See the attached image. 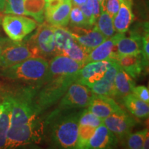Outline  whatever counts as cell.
I'll list each match as a JSON object with an SVG mask.
<instances>
[{"label": "cell", "instance_id": "39", "mask_svg": "<svg viewBox=\"0 0 149 149\" xmlns=\"http://www.w3.org/2000/svg\"><path fill=\"white\" fill-rule=\"evenodd\" d=\"M6 37H3L0 36V65H1V52H2V49L4 45L6 40Z\"/></svg>", "mask_w": 149, "mask_h": 149}, {"label": "cell", "instance_id": "21", "mask_svg": "<svg viewBox=\"0 0 149 149\" xmlns=\"http://www.w3.org/2000/svg\"><path fill=\"white\" fill-rule=\"evenodd\" d=\"M72 6L71 0H64L57 8L45 15L46 21L53 26H66L69 23L70 13Z\"/></svg>", "mask_w": 149, "mask_h": 149}, {"label": "cell", "instance_id": "10", "mask_svg": "<svg viewBox=\"0 0 149 149\" xmlns=\"http://www.w3.org/2000/svg\"><path fill=\"white\" fill-rule=\"evenodd\" d=\"M114 61L108 59L86 63L77 72L75 82L81 84L88 87L91 86L103 77L105 72Z\"/></svg>", "mask_w": 149, "mask_h": 149}, {"label": "cell", "instance_id": "20", "mask_svg": "<svg viewBox=\"0 0 149 149\" xmlns=\"http://www.w3.org/2000/svg\"><path fill=\"white\" fill-rule=\"evenodd\" d=\"M120 1V8L113 17V23L117 33H124L129 29L130 24L134 19V15L132 11V2L128 0Z\"/></svg>", "mask_w": 149, "mask_h": 149}, {"label": "cell", "instance_id": "14", "mask_svg": "<svg viewBox=\"0 0 149 149\" xmlns=\"http://www.w3.org/2000/svg\"><path fill=\"white\" fill-rule=\"evenodd\" d=\"M124 36V33H117L113 36L104 41L102 44L92 50L88 54L86 62L102 60H116L118 55L115 51V46L119 40Z\"/></svg>", "mask_w": 149, "mask_h": 149}, {"label": "cell", "instance_id": "29", "mask_svg": "<svg viewBox=\"0 0 149 149\" xmlns=\"http://www.w3.org/2000/svg\"><path fill=\"white\" fill-rule=\"evenodd\" d=\"M148 133V129H144L141 131L131 134L130 133L122 140L125 141V146L126 148L130 149H140L142 148L143 142L146 134Z\"/></svg>", "mask_w": 149, "mask_h": 149}, {"label": "cell", "instance_id": "43", "mask_svg": "<svg viewBox=\"0 0 149 149\" xmlns=\"http://www.w3.org/2000/svg\"><path fill=\"white\" fill-rule=\"evenodd\" d=\"M128 1H130V2H132V0H128Z\"/></svg>", "mask_w": 149, "mask_h": 149}, {"label": "cell", "instance_id": "18", "mask_svg": "<svg viewBox=\"0 0 149 149\" xmlns=\"http://www.w3.org/2000/svg\"><path fill=\"white\" fill-rule=\"evenodd\" d=\"M120 68V66L115 60L105 72L103 77L88 88L94 94L109 97L114 96L115 77Z\"/></svg>", "mask_w": 149, "mask_h": 149}, {"label": "cell", "instance_id": "38", "mask_svg": "<svg viewBox=\"0 0 149 149\" xmlns=\"http://www.w3.org/2000/svg\"><path fill=\"white\" fill-rule=\"evenodd\" d=\"M87 0H71L72 6L80 7L86 3Z\"/></svg>", "mask_w": 149, "mask_h": 149}, {"label": "cell", "instance_id": "30", "mask_svg": "<svg viewBox=\"0 0 149 149\" xmlns=\"http://www.w3.org/2000/svg\"><path fill=\"white\" fill-rule=\"evenodd\" d=\"M69 22L72 26L86 28V29L92 27L89 24L88 20L86 18L79 7L74 6H73L70 10Z\"/></svg>", "mask_w": 149, "mask_h": 149}, {"label": "cell", "instance_id": "11", "mask_svg": "<svg viewBox=\"0 0 149 149\" xmlns=\"http://www.w3.org/2000/svg\"><path fill=\"white\" fill-rule=\"evenodd\" d=\"M13 93L0 85V149L5 148L10 127Z\"/></svg>", "mask_w": 149, "mask_h": 149}, {"label": "cell", "instance_id": "4", "mask_svg": "<svg viewBox=\"0 0 149 149\" xmlns=\"http://www.w3.org/2000/svg\"><path fill=\"white\" fill-rule=\"evenodd\" d=\"M77 74L55 76L46 80L38 88L34 97L35 105L41 113L62 97L70 85L75 82Z\"/></svg>", "mask_w": 149, "mask_h": 149}, {"label": "cell", "instance_id": "32", "mask_svg": "<svg viewBox=\"0 0 149 149\" xmlns=\"http://www.w3.org/2000/svg\"><path fill=\"white\" fill-rule=\"evenodd\" d=\"M102 119L97 117L88 109H85L80 113L79 116V124L90 125L97 128L102 124Z\"/></svg>", "mask_w": 149, "mask_h": 149}, {"label": "cell", "instance_id": "22", "mask_svg": "<svg viewBox=\"0 0 149 149\" xmlns=\"http://www.w3.org/2000/svg\"><path fill=\"white\" fill-rule=\"evenodd\" d=\"M135 84L133 78L122 68L117 72L114 81V96L123 97L131 93Z\"/></svg>", "mask_w": 149, "mask_h": 149}, {"label": "cell", "instance_id": "24", "mask_svg": "<svg viewBox=\"0 0 149 149\" xmlns=\"http://www.w3.org/2000/svg\"><path fill=\"white\" fill-rule=\"evenodd\" d=\"M53 31L55 34L56 55H62L65 51L72 46L75 40L70 31L64 27L53 26Z\"/></svg>", "mask_w": 149, "mask_h": 149}, {"label": "cell", "instance_id": "5", "mask_svg": "<svg viewBox=\"0 0 149 149\" xmlns=\"http://www.w3.org/2000/svg\"><path fill=\"white\" fill-rule=\"evenodd\" d=\"M35 57H39V55L29 41L14 42L7 38L1 52L0 67L8 68Z\"/></svg>", "mask_w": 149, "mask_h": 149}, {"label": "cell", "instance_id": "25", "mask_svg": "<svg viewBox=\"0 0 149 149\" xmlns=\"http://www.w3.org/2000/svg\"><path fill=\"white\" fill-rule=\"evenodd\" d=\"M46 0H24L26 15L32 17L42 24L45 18Z\"/></svg>", "mask_w": 149, "mask_h": 149}, {"label": "cell", "instance_id": "9", "mask_svg": "<svg viewBox=\"0 0 149 149\" xmlns=\"http://www.w3.org/2000/svg\"><path fill=\"white\" fill-rule=\"evenodd\" d=\"M102 123L117 136L118 139L122 140L131 133L136 124V121L121 109L103 119Z\"/></svg>", "mask_w": 149, "mask_h": 149}, {"label": "cell", "instance_id": "34", "mask_svg": "<svg viewBox=\"0 0 149 149\" xmlns=\"http://www.w3.org/2000/svg\"><path fill=\"white\" fill-rule=\"evenodd\" d=\"M85 4L88 10H90L93 20L96 23L98 17L100 16V11H101L100 3L97 0H87Z\"/></svg>", "mask_w": 149, "mask_h": 149}, {"label": "cell", "instance_id": "8", "mask_svg": "<svg viewBox=\"0 0 149 149\" xmlns=\"http://www.w3.org/2000/svg\"><path fill=\"white\" fill-rule=\"evenodd\" d=\"M29 41L35 48L39 57L47 58L56 55L55 34L51 24H41Z\"/></svg>", "mask_w": 149, "mask_h": 149}, {"label": "cell", "instance_id": "17", "mask_svg": "<svg viewBox=\"0 0 149 149\" xmlns=\"http://www.w3.org/2000/svg\"><path fill=\"white\" fill-rule=\"evenodd\" d=\"M115 61L133 79L139 77L142 70L148 65V61L145 59L141 53L119 56Z\"/></svg>", "mask_w": 149, "mask_h": 149}, {"label": "cell", "instance_id": "42", "mask_svg": "<svg viewBox=\"0 0 149 149\" xmlns=\"http://www.w3.org/2000/svg\"><path fill=\"white\" fill-rule=\"evenodd\" d=\"M100 4V9L103 8L104 7V0H97Z\"/></svg>", "mask_w": 149, "mask_h": 149}, {"label": "cell", "instance_id": "41", "mask_svg": "<svg viewBox=\"0 0 149 149\" xmlns=\"http://www.w3.org/2000/svg\"><path fill=\"white\" fill-rule=\"evenodd\" d=\"M6 1V0H0V12L3 11V9H4L5 7Z\"/></svg>", "mask_w": 149, "mask_h": 149}, {"label": "cell", "instance_id": "28", "mask_svg": "<svg viewBox=\"0 0 149 149\" xmlns=\"http://www.w3.org/2000/svg\"><path fill=\"white\" fill-rule=\"evenodd\" d=\"M95 128L90 125L79 124L78 128L77 140L76 143L75 148H86L89 139L94 133Z\"/></svg>", "mask_w": 149, "mask_h": 149}, {"label": "cell", "instance_id": "35", "mask_svg": "<svg viewBox=\"0 0 149 149\" xmlns=\"http://www.w3.org/2000/svg\"><path fill=\"white\" fill-rule=\"evenodd\" d=\"M132 93L142 101L148 104L149 103V91L147 87L144 86H135Z\"/></svg>", "mask_w": 149, "mask_h": 149}, {"label": "cell", "instance_id": "31", "mask_svg": "<svg viewBox=\"0 0 149 149\" xmlns=\"http://www.w3.org/2000/svg\"><path fill=\"white\" fill-rule=\"evenodd\" d=\"M3 12L5 14L26 15L24 0H6Z\"/></svg>", "mask_w": 149, "mask_h": 149}, {"label": "cell", "instance_id": "12", "mask_svg": "<svg viewBox=\"0 0 149 149\" xmlns=\"http://www.w3.org/2000/svg\"><path fill=\"white\" fill-rule=\"evenodd\" d=\"M84 65V64L82 63L78 62L67 56L55 55L51 61H48V72L44 81L55 76L72 75L77 74Z\"/></svg>", "mask_w": 149, "mask_h": 149}, {"label": "cell", "instance_id": "23", "mask_svg": "<svg viewBox=\"0 0 149 149\" xmlns=\"http://www.w3.org/2000/svg\"><path fill=\"white\" fill-rule=\"evenodd\" d=\"M123 102L128 111L137 118H146L149 115L148 104L135 95L133 93L123 97Z\"/></svg>", "mask_w": 149, "mask_h": 149}, {"label": "cell", "instance_id": "44", "mask_svg": "<svg viewBox=\"0 0 149 149\" xmlns=\"http://www.w3.org/2000/svg\"><path fill=\"white\" fill-rule=\"evenodd\" d=\"M0 22H1V17H0Z\"/></svg>", "mask_w": 149, "mask_h": 149}, {"label": "cell", "instance_id": "2", "mask_svg": "<svg viewBox=\"0 0 149 149\" xmlns=\"http://www.w3.org/2000/svg\"><path fill=\"white\" fill-rule=\"evenodd\" d=\"M80 113H64L57 109L46 121L52 145L59 148H75Z\"/></svg>", "mask_w": 149, "mask_h": 149}, {"label": "cell", "instance_id": "36", "mask_svg": "<svg viewBox=\"0 0 149 149\" xmlns=\"http://www.w3.org/2000/svg\"><path fill=\"white\" fill-rule=\"evenodd\" d=\"M149 36L148 33L145 34L142 37V46H141V53L146 61H148L149 59Z\"/></svg>", "mask_w": 149, "mask_h": 149}, {"label": "cell", "instance_id": "37", "mask_svg": "<svg viewBox=\"0 0 149 149\" xmlns=\"http://www.w3.org/2000/svg\"><path fill=\"white\" fill-rule=\"evenodd\" d=\"M64 0H46L45 15L49 14L53 10L59 6Z\"/></svg>", "mask_w": 149, "mask_h": 149}, {"label": "cell", "instance_id": "3", "mask_svg": "<svg viewBox=\"0 0 149 149\" xmlns=\"http://www.w3.org/2000/svg\"><path fill=\"white\" fill-rule=\"evenodd\" d=\"M48 61L40 57H31L14 66L2 68L1 75L7 79L23 81L40 87L48 72Z\"/></svg>", "mask_w": 149, "mask_h": 149}, {"label": "cell", "instance_id": "15", "mask_svg": "<svg viewBox=\"0 0 149 149\" xmlns=\"http://www.w3.org/2000/svg\"><path fill=\"white\" fill-rule=\"evenodd\" d=\"M120 106L111 97L94 94L88 106V110L103 120L120 110Z\"/></svg>", "mask_w": 149, "mask_h": 149}, {"label": "cell", "instance_id": "16", "mask_svg": "<svg viewBox=\"0 0 149 149\" xmlns=\"http://www.w3.org/2000/svg\"><path fill=\"white\" fill-rule=\"evenodd\" d=\"M118 138L114 133L102 123L95 128L94 133L89 139L86 148L104 149L116 146Z\"/></svg>", "mask_w": 149, "mask_h": 149}, {"label": "cell", "instance_id": "40", "mask_svg": "<svg viewBox=\"0 0 149 149\" xmlns=\"http://www.w3.org/2000/svg\"><path fill=\"white\" fill-rule=\"evenodd\" d=\"M148 143H149V136H148V133L146 134V137H145L144 142H143L142 145V148L143 149H148Z\"/></svg>", "mask_w": 149, "mask_h": 149}, {"label": "cell", "instance_id": "1", "mask_svg": "<svg viewBox=\"0 0 149 149\" xmlns=\"http://www.w3.org/2000/svg\"><path fill=\"white\" fill-rule=\"evenodd\" d=\"M38 87H28L13 93L10 124L5 148H15L40 140L42 124L34 102Z\"/></svg>", "mask_w": 149, "mask_h": 149}, {"label": "cell", "instance_id": "26", "mask_svg": "<svg viewBox=\"0 0 149 149\" xmlns=\"http://www.w3.org/2000/svg\"><path fill=\"white\" fill-rule=\"evenodd\" d=\"M95 26L98 31L106 38H110L115 34V31L113 26V17L106 10H101L100 16L97 19Z\"/></svg>", "mask_w": 149, "mask_h": 149}, {"label": "cell", "instance_id": "13", "mask_svg": "<svg viewBox=\"0 0 149 149\" xmlns=\"http://www.w3.org/2000/svg\"><path fill=\"white\" fill-rule=\"evenodd\" d=\"M78 44H79L88 54L92 50L107 40L95 26L93 29L73 26L68 29Z\"/></svg>", "mask_w": 149, "mask_h": 149}, {"label": "cell", "instance_id": "33", "mask_svg": "<svg viewBox=\"0 0 149 149\" xmlns=\"http://www.w3.org/2000/svg\"><path fill=\"white\" fill-rule=\"evenodd\" d=\"M120 6V0H104V7L101 10H104L113 17L118 11Z\"/></svg>", "mask_w": 149, "mask_h": 149}, {"label": "cell", "instance_id": "6", "mask_svg": "<svg viewBox=\"0 0 149 149\" xmlns=\"http://www.w3.org/2000/svg\"><path fill=\"white\" fill-rule=\"evenodd\" d=\"M1 25L10 40L22 41L37 26V22L24 15L7 14L2 18Z\"/></svg>", "mask_w": 149, "mask_h": 149}, {"label": "cell", "instance_id": "19", "mask_svg": "<svg viewBox=\"0 0 149 149\" xmlns=\"http://www.w3.org/2000/svg\"><path fill=\"white\" fill-rule=\"evenodd\" d=\"M144 35L136 31H132L130 37H126L125 35L121 37L115 46V51L118 57L141 53L142 37Z\"/></svg>", "mask_w": 149, "mask_h": 149}, {"label": "cell", "instance_id": "27", "mask_svg": "<svg viewBox=\"0 0 149 149\" xmlns=\"http://www.w3.org/2000/svg\"><path fill=\"white\" fill-rule=\"evenodd\" d=\"M62 55L67 56L78 62L86 64L88 53L82 46L75 41L70 48H68L66 51L63 53Z\"/></svg>", "mask_w": 149, "mask_h": 149}, {"label": "cell", "instance_id": "7", "mask_svg": "<svg viewBox=\"0 0 149 149\" xmlns=\"http://www.w3.org/2000/svg\"><path fill=\"white\" fill-rule=\"evenodd\" d=\"M94 95L86 86L77 82L70 85L59 102L58 109L61 111L88 107Z\"/></svg>", "mask_w": 149, "mask_h": 149}]
</instances>
